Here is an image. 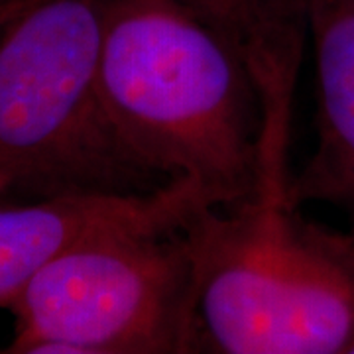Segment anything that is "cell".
Instances as JSON below:
<instances>
[{"label":"cell","instance_id":"obj_7","mask_svg":"<svg viewBox=\"0 0 354 354\" xmlns=\"http://www.w3.org/2000/svg\"><path fill=\"white\" fill-rule=\"evenodd\" d=\"M232 39L250 67L297 53L307 36L301 0H183Z\"/></svg>","mask_w":354,"mask_h":354},{"label":"cell","instance_id":"obj_10","mask_svg":"<svg viewBox=\"0 0 354 354\" xmlns=\"http://www.w3.org/2000/svg\"><path fill=\"white\" fill-rule=\"evenodd\" d=\"M0 195H4V189H2V187H0Z\"/></svg>","mask_w":354,"mask_h":354},{"label":"cell","instance_id":"obj_1","mask_svg":"<svg viewBox=\"0 0 354 354\" xmlns=\"http://www.w3.org/2000/svg\"><path fill=\"white\" fill-rule=\"evenodd\" d=\"M101 91L127 150L215 209L252 195L264 106L242 50L183 0H104Z\"/></svg>","mask_w":354,"mask_h":354},{"label":"cell","instance_id":"obj_5","mask_svg":"<svg viewBox=\"0 0 354 354\" xmlns=\"http://www.w3.org/2000/svg\"><path fill=\"white\" fill-rule=\"evenodd\" d=\"M211 207L191 179L142 193H73L0 205V307H10L30 278L69 244L114 228L177 230Z\"/></svg>","mask_w":354,"mask_h":354},{"label":"cell","instance_id":"obj_2","mask_svg":"<svg viewBox=\"0 0 354 354\" xmlns=\"http://www.w3.org/2000/svg\"><path fill=\"white\" fill-rule=\"evenodd\" d=\"M288 144V128H266L252 195L183 227L207 351L348 354L354 344V242L295 213Z\"/></svg>","mask_w":354,"mask_h":354},{"label":"cell","instance_id":"obj_3","mask_svg":"<svg viewBox=\"0 0 354 354\" xmlns=\"http://www.w3.org/2000/svg\"><path fill=\"white\" fill-rule=\"evenodd\" d=\"M104 0H34L0 34V187L46 199L164 185L128 152L101 91Z\"/></svg>","mask_w":354,"mask_h":354},{"label":"cell","instance_id":"obj_4","mask_svg":"<svg viewBox=\"0 0 354 354\" xmlns=\"http://www.w3.org/2000/svg\"><path fill=\"white\" fill-rule=\"evenodd\" d=\"M6 353L179 354L203 348L183 228H114L50 258L14 297Z\"/></svg>","mask_w":354,"mask_h":354},{"label":"cell","instance_id":"obj_9","mask_svg":"<svg viewBox=\"0 0 354 354\" xmlns=\"http://www.w3.org/2000/svg\"><path fill=\"white\" fill-rule=\"evenodd\" d=\"M348 354H354V344H353V346H351V351H348Z\"/></svg>","mask_w":354,"mask_h":354},{"label":"cell","instance_id":"obj_6","mask_svg":"<svg viewBox=\"0 0 354 354\" xmlns=\"http://www.w3.org/2000/svg\"><path fill=\"white\" fill-rule=\"evenodd\" d=\"M301 4L315 59L319 148L291 191L297 203L335 199L354 218V0Z\"/></svg>","mask_w":354,"mask_h":354},{"label":"cell","instance_id":"obj_8","mask_svg":"<svg viewBox=\"0 0 354 354\" xmlns=\"http://www.w3.org/2000/svg\"><path fill=\"white\" fill-rule=\"evenodd\" d=\"M34 0H0V34L4 32V28L8 26L14 16L22 12Z\"/></svg>","mask_w":354,"mask_h":354}]
</instances>
